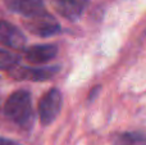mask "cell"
<instances>
[{"instance_id":"cell-1","label":"cell","mask_w":146,"mask_h":145,"mask_svg":"<svg viewBox=\"0 0 146 145\" xmlns=\"http://www.w3.org/2000/svg\"><path fill=\"white\" fill-rule=\"evenodd\" d=\"M5 114L23 130H30L33 125L35 114L31 94L27 90H17L5 103Z\"/></svg>"},{"instance_id":"cell-2","label":"cell","mask_w":146,"mask_h":145,"mask_svg":"<svg viewBox=\"0 0 146 145\" xmlns=\"http://www.w3.org/2000/svg\"><path fill=\"white\" fill-rule=\"evenodd\" d=\"M62 94L58 89H50L38 103V117L44 126L54 122L62 109Z\"/></svg>"},{"instance_id":"cell-3","label":"cell","mask_w":146,"mask_h":145,"mask_svg":"<svg viewBox=\"0 0 146 145\" xmlns=\"http://www.w3.org/2000/svg\"><path fill=\"white\" fill-rule=\"evenodd\" d=\"M25 26L33 35L40 36V37H50V36H54L60 32L59 23L48 12H44L38 15H35V17L27 18V21L25 22Z\"/></svg>"},{"instance_id":"cell-4","label":"cell","mask_w":146,"mask_h":145,"mask_svg":"<svg viewBox=\"0 0 146 145\" xmlns=\"http://www.w3.org/2000/svg\"><path fill=\"white\" fill-rule=\"evenodd\" d=\"M0 44L13 50H21L26 45V36L17 26L0 19Z\"/></svg>"},{"instance_id":"cell-5","label":"cell","mask_w":146,"mask_h":145,"mask_svg":"<svg viewBox=\"0 0 146 145\" xmlns=\"http://www.w3.org/2000/svg\"><path fill=\"white\" fill-rule=\"evenodd\" d=\"M58 67H44V68H30V67L15 66L10 71V76L17 80H30V81H45L56 74Z\"/></svg>"},{"instance_id":"cell-6","label":"cell","mask_w":146,"mask_h":145,"mask_svg":"<svg viewBox=\"0 0 146 145\" xmlns=\"http://www.w3.org/2000/svg\"><path fill=\"white\" fill-rule=\"evenodd\" d=\"M5 7L9 10L26 18H31L46 12L42 0H4Z\"/></svg>"},{"instance_id":"cell-7","label":"cell","mask_w":146,"mask_h":145,"mask_svg":"<svg viewBox=\"0 0 146 145\" xmlns=\"http://www.w3.org/2000/svg\"><path fill=\"white\" fill-rule=\"evenodd\" d=\"M58 54V48L51 44L46 45H33L31 48L26 49L25 58L33 64H42L46 62H50Z\"/></svg>"},{"instance_id":"cell-8","label":"cell","mask_w":146,"mask_h":145,"mask_svg":"<svg viewBox=\"0 0 146 145\" xmlns=\"http://www.w3.org/2000/svg\"><path fill=\"white\" fill-rule=\"evenodd\" d=\"M53 4L59 14L71 21H76L83 13L87 0H53Z\"/></svg>"},{"instance_id":"cell-9","label":"cell","mask_w":146,"mask_h":145,"mask_svg":"<svg viewBox=\"0 0 146 145\" xmlns=\"http://www.w3.org/2000/svg\"><path fill=\"white\" fill-rule=\"evenodd\" d=\"M111 145H146V135L142 132H122L111 139Z\"/></svg>"},{"instance_id":"cell-10","label":"cell","mask_w":146,"mask_h":145,"mask_svg":"<svg viewBox=\"0 0 146 145\" xmlns=\"http://www.w3.org/2000/svg\"><path fill=\"white\" fill-rule=\"evenodd\" d=\"M18 61H19V57L15 53L0 49V69L10 71L15 66H18Z\"/></svg>"},{"instance_id":"cell-11","label":"cell","mask_w":146,"mask_h":145,"mask_svg":"<svg viewBox=\"0 0 146 145\" xmlns=\"http://www.w3.org/2000/svg\"><path fill=\"white\" fill-rule=\"evenodd\" d=\"M0 145H21L18 143L13 140H8V139H4V138H0Z\"/></svg>"},{"instance_id":"cell-12","label":"cell","mask_w":146,"mask_h":145,"mask_svg":"<svg viewBox=\"0 0 146 145\" xmlns=\"http://www.w3.org/2000/svg\"><path fill=\"white\" fill-rule=\"evenodd\" d=\"M99 90H100V87L98 86V87H95V89L91 91V94L88 95V102H91V100L94 99V96H95V95H98V91H99Z\"/></svg>"}]
</instances>
